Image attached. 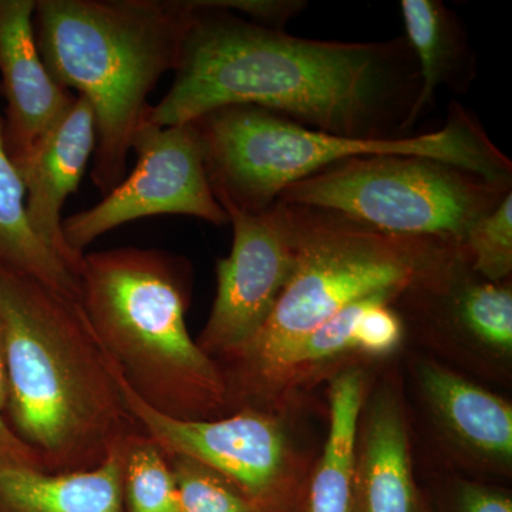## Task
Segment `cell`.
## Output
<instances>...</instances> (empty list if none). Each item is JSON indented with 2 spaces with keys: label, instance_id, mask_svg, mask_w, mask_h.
Wrapping results in <instances>:
<instances>
[{
  "label": "cell",
  "instance_id": "4fadbf2b",
  "mask_svg": "<svg viewBox=\"0 0 512 512\" xmlns=\"http://www.w3.org/2000/svg\"><path fill=\"white\" fill-rule=\"evenodd\" d=\"M357 439L353 512H424L414 483L409 433L394 393L367 404Z\"/></svg>",
  "mask_w": 512,
  "mask_h": 512
},
{
  "label": "cell",
  "instance_id": "30bf717a",
  "mask_svg": "<svg viewBox=\"0 0 512 512\" xmlns=\"http://www.w3.org/2000/svg\"><path fill=\"white\" fill-rule=\"evenodd\" d=\"M234 229L231 254L217 264V296L198 346L212 359L235 352L264 326L292 274L295 208L275 201L264 211L220 202Z\"/></svg>",
  "mask_w": 512,
  "mask_h": 512
},
{
  "label": "cell",
  "instance_id": "44dd1931",
  "mask_svg": "<svg viewBox=\"0 0 512 512\" xmlns=\"http://www.w3.org/2000/svg\"><path fill=\"white\" fill-rule=\"evenodd\" d=\"M167 457L177 483L181 512H255L247 498L211 468L187 457Z\"/></svg>",
  "mask_w": 512,
  "mask_h": 512
},
{
  "label": "cell",
  "instance_id": "d6986e66",
  "mask_svg": "<svg viewBox=\"0 0 512 512\" xmlns=\"http://www.w3.org/2000/svg\"><path fill=\"white\" fill-rule=\"evenodd\" d=\"M123 493L127 512H181L170 460L140 429L124 443Z\"/></svg>",
  "mask_w": 512,
  "mask_h": 512
},
{
  "label": "cell",
  "instance_id": "7402d4cb",
  "mask_svg": "<svg viewBox=\"0 0 512 512\" xmlns=\"http://www.w3.org/2000/svg\"><path fill=\"white\" fill-rule=\"evenodd\" d=\"M393 302L390 298H377L367 306L357 329L362 355H390L402 343L403 322L390 306Z\"/></svg>",
  "mask_w": 512,
  "mask_h": 512
},
{
  "label": "cell",
  "instance_id": "ffe728a7",
  "mask_svg": "<svg viewBox=\"0 0 512 512\" xmlns=\"http://www.w3.org/2000/svg\"><path fill=\"white\" fill-rule=\"evenodd\" d=\"M468 265L488 282L503 284L512 272V191L468 229L463 241Z\"/></svg>",
  "mask_w": 512,
  "mask_h": 512
},
{
  "label": "cell",
  "instance_id": "e0dca14e",
  "mask_svg": "<svg viewBox=\"0 0 512 512\" xmlns=\"http://www.w3.org/2000/svg\"><path fill=\"white\" fill-rule=\"evenodd\" d=\"M365 397L366 377L360 369L349 367L330 380L328 440L303 493L302 512H353Z\"/></svg>",
  "mask_w": 512,
  "mask_h": 512
},
{
  "label": "cell",
  "instance_id": "8992f818",
  "mask_svg": "<svg viewBox=\"0 0 512 512\" xmlns=\"http://www.w3.org/2000/svg\"><path fill=\"white\" fill-rule=\"evenodd\" d=\"M192 123L215 198L248 212L266 210L289 185L357 157L431 158L491 183L512 181L510 158L476 116L457 103L440 130L399 138L336 136L254 106L221 107Z\"/></svg>",
  "mask_w": 512,
  "mask_h": 512
},
{
  "label": "cell",
  "instance_id": "8fae6325",
  "mask_svg": "<svg viewBox=\"0 0 512 512\" xmlns=\"http://www.w3.org/2000/svg\"><path fill=\"white\" fill-rule=\"evenodd\" d=\"M35 9L36 0H0V76L6 99L3 136L19 173L40 138L76 97L47 72L37 49Z\"/></svg>",
  "mask_w": 512,
  "mask_h": 512
},
{
  "label": "cell",
  "instance_id": "603a6c76",
  "mask_svg": "<svg viewBox=\"0 0 512 512\" xmlns=\"http://www.w3.org/2000/svg\"><path fill=\"white\" fill-rule=\"evenodd\" d=\"M8 397V372H6L5 352H3L2 338H0V461H12V463L39 467L32 451L16 437L9 427L8 420H6Z\"/></svg>",
  "mask_w": 512,
  "mask_h": 512
},
{
  "label": "cell",
  "instance_id": "52a82bcc",
  "mask_svg": "<svg viewBox=\"0 0 512 512\" xmlns=\"http://www.w3.org/2000/svg\"><path fill=\"white\" fill-rule=\"evenodd\" d=\"M511 184L413 156L357 157L289 185L276 201L338 212L387 234L463 244L468 229L500 204Z\"/></svg>",
  "mask_w": 512,
  "mask_h": 512
},
{
  "label": "cell",
  "instance_id": "277c9868",
  "mask_svg": "<svg viewBox=\"0 0 512 512\" xmlns=\"http://www.w3.org/2000/svg\"><path fill=\"white\" fill-rule=\"evenodd\" d=\"M197 10V0H36L33 25L47 72L92 106V180L104 195L126 177L148 94L177 69Z\"/></svg>",
  "mask_w": 512,
  "mask_h": 512
},
{
  "label": "cell",
  "instance_id": "3957f363",
  "mask_svg": "<svg viewBox=\"0 0 512 512\" xmlns=\"http://www.w3.org/2000/svg\"><path fill=\"white\" fill-rule=\"evenodd\" d=\"M292 207L295 264L274 312L254 338L217 360L232 410L259 409L286 357L340 311L376 295L397 301L464 255L454 239L402 237L338 212Z\"/></svg>",
  "mask_w": 512,
  "mask_h": 512
},
{
  "label": "cell",
  "instance_id": "6da1fadb",
  "mask_svg": "<svg viewBox=\"0 0 512 512\" xmlns=\"http://www.w3.org/2000/svg\"><path fill=\"white\" fill-rule=\"evenodd\" d=\"M173 86L146 119L160 127L221 107L254 106L312 130L353 138L407 137L419 67L406 37L322 42L288 35L197 0Z\"/></svg>",
  "mask_w": 512,
  "mask_h": 512
},
{
  "label": "cell",
  "instance_id": "5b68a950",
  "mask_svg": "<svg viewBox=\"0 0 512 512\" xmlns=\"http://www.w3.org/2000/svg\"><path fill=\"white\" fill-rule=\"evenodd\" d=\"M82 306L127 386L156 412L210 420L232 412L217 360L188 332L185 271L156 249L84 254Z\"/></svg>",
  "mask_w": 512,
  "mask_h": 512
},
{
  "label": "cell",
  "instance_id": "7c38bea8",
  "mask_svg": "<svg viewBox=\"0 0 512 512\" xmlns=\"http://www.w3.org/2000/svg\"><path fill=\"white\" fill-rule=\"evenodd\" d=\"M96 144L92 106L76 96L55 126L40 138L19 173L25 187L30 228L79 276L83 255L74 252L64 238L62 211L64 202L79 188Z\"/></svg>",
  "mask_w": 512,
  "mask_h": 512
},
{
  "label": "cell",
  "instance_id": "cb8c5ba5",
  "mask_svg": "<svg viewBox=\"0 0 512 512\" xmlns=\"http://www.w3.org/2000/svg\"><path fill=\"white\" fill-rule=\"evenodd\" d=\"M453 512H512V500L504 491L477 483L457 485Z\"/></svg>",
  "mask_w": 512,
  "mask_h": 512
},
{
  "label": "cell",
  "instance_id": "ba28073f",
  "mask_svg": "<svg viewBox=\"0 0 512 512\" xmlns=\"http://www.w3.org/2000/svg\"><path fill=\"white\" fill-rule=\"evenodd\" d=\"M121 392L137 426L167 456L187 457L211 468L255 512H292L299 503L305 468L274 412L242 407L218 419H173L144 403L123 376Z\"/></svg>",
  "mask_w": 512,
  "mask_h": 512
},
{
  "label": "cell",
  "instance_id": "9a60e30c",
  "mask_svg": "<svg viewBox=\"0 0 512 512\" xmlns=\"http://www.w3.org/2000/svg\"><path fill=\"white\" fill-rule=\"evenodd\" d=\"M420 384L431 412L461 446L485 460L511 463L510 403L433 363L421 366Z\"/></svg>",
  "mask_w": 512,
  "mask_h": 512
},
{
  "label": "cell",
  "instance_id": "2e32d148",
  "mask_svg": "<svg viewBox=\"0 0 512 512\" xmlns=\"http://www.w3.org/2000/svg\"><path fill=\"white\" fill-rule=\"evenodd\" d=\"M406 40L419 67L420 90L407 131L430 109L441 87L467 92L476 62L460 19L440 0H402Z\"/></svg>",
  "mask_w": 512,
  "mask_h": 512
},
{
  "label": "cell",
  "instance_id": "9c48e42d",
  "mask_svg": "<svg viewBox=\"0 0 512 512\" xmlns=\"http://www.w3.org/2000/svg\"><path fill=\"white\" fill-rule=\"evenodd\" d=\"M136 167L89 210L63 221L67 244L77 254L107 232L154 215H188L214 225L228 215L212 192L204 148L192 123L160 127L141 121L131 143Z\"/></svg>",
  "mask_w": 512,
  "mask_h": 512
},
{
  "label": "cell",
  "instance_id": "ac0fdd59",
  "mask_svg": "<svg viewBox=\"0 0 512 512\" xmlns=\"http://www.w3.org/2000/svg\"><path fill=\"white\" fill-rule=\"evenodd\" d=\"M22 178L6 150L0 117V264L82 302L80 276L40 242L26 215Z\"/></svg>",
  "mask_w": 512,
  "mask_h": 512
},
{
  "label": "cell",
  "instance_id": "5bb4252c",
  "mask_svg": "<svg viewBox=\"0 0 512 512\" xmlns=\"http://www.w3.org/2000/svg\"><path fill=\"white\" fill-rule=\"evenodd\" d=\"M124 443L90 470L47 473L29 464L0 461V512H127Z\"/></svg>",
  "mask_w": 512,
  "mask_h": 512
},
{
  "label": "cell",
  "instance_id": "7a4b0ae2",
  "mask_svg": "<svg viewBox=\"0 0 512 512\" xmlns=\"http://www.w3.org/2000/svg\"><path fill=\"white\" fill-rule=\"evenodd\" d=\"M6 420L47 473L100 466L140 429L82 302L0 264Z\"/></svg>",
  "mask_w": 512,
  "mask_h": 512
}]
</instances>
